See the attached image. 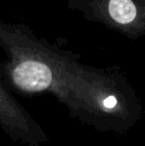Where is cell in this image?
Segmentation results:
<instances>
[{
	"label": "cell",
	"mask_w": 145,
	"mask_h": 146,
	"mask_svg": "<svg viewBox=\"0 0 145 146\" xmlns=\"http://www.w3.org/2000/svg\"><path fill=\"white\" fill-rule=\"evenodd\" d=\"M0 73L13 92L50 94L69 117L104 133L123 135L143 119L135 87L118 68H99L50 44L25 23L0 19Z\"/></svg>",
	"instance_id": "6da1fadb"
},
{
	"label": "cell",
	"mask_w": 145,
	"mask_h": 146,
	"mask_svg": "<svg viewBox=\"0 0 145 146\" xmlns=\"http://www.w3.org/2000/svg\"><path fill=\"white\" fill-rule=\"evenodd\" d=\"M67 8L121 36H145V0H68Z\"/></svg>",
	"instance_id": "7a4b0ae2"
},
{
	"label": "cell",
	"mask_w": 145,
	"mask_h": 146,
	"mask_svg": "<svg viewBox=\"0 0 145 146\" xmlns=\"http://www.w3.org/2000/svg\"><path fill=\"white\" fill-rule=\"evenodd\" d=\"M0 128L15 144L44 146L49 137L41 124L14 98L0 73Z\"/></svg>",
	"instance_id": "3957f363"
}]
</instances>
